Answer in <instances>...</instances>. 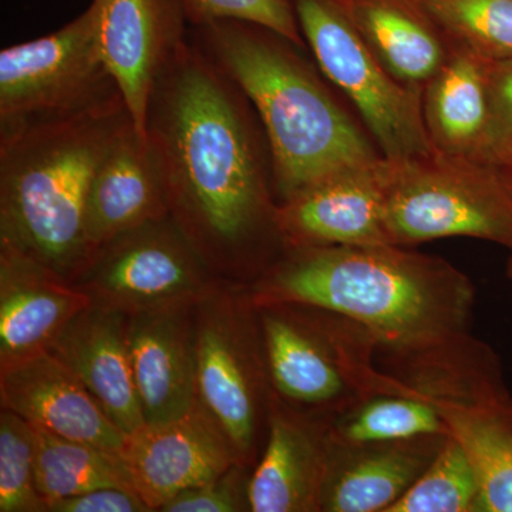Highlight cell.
<instances>
[{
	"label": "cell",
	"mask_w": 512,
	"mask_h": 512,
	"mask_svg": "<svg viewBox=\"0 0 512 512\" xmlns=\"http://www.w3.org/2000/svg\"><path fill=\"white\" fill-rule=\"evenodd\" d=\"M239 93L214 57L184 39L148 109L147 140L171 218L212 271L244 269L259 239L281 238Z\"/></svg>",
	"instance_id": "1"
},
{
	"label": "cell",
	"mask_w": 512,
	"mask_h": 512,
	"mask_svg": "<svg viewBox=\"0 0 512 512\" xmlns=\"http://www.w3.org/2000/svg\"><path fill=\"white\" fill-rule=\"evenodd\" d=\"M254 303L338 313L397 362L467 336L476 288L450 262L399 245L288 248L262 275Z\"/></svg>",
	"instance_id": "2"
},
{
	"label": "cell",
	"mask_w": 512,
	"mask_h": 512,
	"mask_svg": "<svg viewBox=\"0 0 512 512\" xmlns=\"http://www.w3.org/2000/svg\"><path fill=\"white\" fill-rule=\"evenodd\" d=\"M131 126L119 93L89 109L0 130V244L73 284L92 259L86 208L94 175Z\"/></svg>",
	"instance_id": "3"
},
{
	"label": "cell",
	"mask_w": 512,
	"mask_h": 512,
	"mask_svg": "<svg viewBox=\"0 0 512 512\" xmlns=\"http://www.w3.org/2000/svg\"><path fill=\"white\" fill-rule=\"evenodd\" d=\"M200 28L215 62L258 111L282 201L382 158L325 87L286 49L284 37L238 20H217Z\"/></svg>",
	"instance_id": "4"
},
{
	"label": "cell",
	"mask_w": 512,
	"mask_h": 512,
	"mask_svg": "<svg viewBox=\"0 0 512 512\" xmlns=\"http://www.w3.org/2000/svg\"><path fill=\"white\" fill-rule=\"evenodd\" d=\"M266 370L278 397L330 420L397 383L376 365L379 346L359 323L303 305H255Z\"/></svg>",
	"instance_id": "5"
},
{
	"label": "cell",
	"mask_w": 512,
	"mask_h": 512,
	"mask_svg": "<svg viewBox=\"0 0 512 512\" xmlns=\"http://www.w3.org/2000/svg\"><path fill=\"white\" fill-rule=\"evenodd\" d=\"M386 228L399 247L467 237L512 252V190L493 165L471 158L437 151L390 161Z\"/></svg>",
	"instance_id": "6"
},
{
	"label": "cell",
	"mask_w": 512,
	"mask_h": 512,
	"mask_svg": "<svg viewBox=\"0 0 512 512\" xmlns=\"http://www.w3.org/2000/svg\"><path fill=\"white\" fill-rule=\"evenodd\" d=\"M303 39L320 69L352 100L382 156L412 160L437 153L423 119V90L387 72L340 0H292Z\"/></svg>",
	"instance_id": "7"
},
{
	"label": "cell",
	"mask_w": 512,
	"mask_h": 512,
	"mask_svg": "<svg viewBox=\"0 0 512 512\" xmlns=\"http://www.w3.org/2000/svg\"><path fill=\"white\" fill-rule=\"evenodd\" d=\"M97 43V6L63 28L0 52V127L89 109L119 94Z\"/></svg>",
	"instance_id": "8"
},
{
	"label": "cell",
	"mask_w": 512,
	"mask_h": 512,
	"mask_svg": "<svg viewBox=\"0 0 512 512\" xmlns=\"http://www.w3.org/2000/svg\"><path fill=\"white\" fill-rule=\"evenodd\" d=\"M73 285L127 315L212 292V269L171 215L124 232L93 255Z\"/></svg>",
	"instance_id": "9"
},
{
	"label": "cell",
	"mask_w": 512,
	"mask_h": 512,
	"mask_svg": "<svg viewBox=\"0 0 512 512\" xmlns=\"http://www.w3.org/2000/svg\"><path fill=\"white\" fill-rule=\"evenodd\" d=\"M237 313L212 292L198 301L197 392L247 466L261 429L264 369Z\"/></svg>",
	"instance_id": "10"
},
{
	"label": "cell",
	"mask_w": 512,
	"mask_h": 512,
	"mask_svg": "<svg viewBox=\"0 0 512 512\" xmlns=\"http://www.w3.org/2000/svg\"><path fill=\"white\" fill-rule=\"evenodd\" d=\"M101 60L126 103L138 136L147 140L151 96L184 40L183 0H94Z\"/></svg>",
	"instance_id": "11"
},
{
	"label": "cell",
	"mask_w": 512,
	"mask_h": 512,
	"mask_svg": "<svg viewBox=\"0 0 512 512\" xmlns=\"http://www.w3.org/2000/svg\"><path fill=\"white\" fill-rule=\"evenodd\" d=\"M390 161L353 168L305 188L276 210L286 248L392 244L386 228Z\"/></svg>",
	"instance_id": "12"
},
{
	"label": "cell",
	"mask_w": 512,
	"mask_h": 512,
	"mask_svg": "<svg viewBox=\"0 0 512 512\" xmlns=\"http://www.w3.org/2000/svg\"><path fill=\"white\" fill-rule=\"evenodd\" d=\"M121 454L137 494L151 511L238 463L227 434L200 400L178 419L144 424L127 436Z\"/></svg>",
	"instance_id": "13"
},
{
	"label": "cell",
	"mask_w": 512,
	"mask_h": 512,
	"mask_svg": "<svg viewBox=\"0 0 512 512\" xmlns=\"http://www.w3.org/2000/svg\"><path fill=\"white\" fill-rule=\"evenodd\" d=\"M197 303L128 315V349L146 424L178 419L198 402Z\"/></svg>",
	"instance_id": "14"
},
{
	"label": "cell",
	"mask_w": 512,
	"mask_h": 512,
	"mask_svg": "<svg viewBox=\"0 0 512 512\" xmlns=\"http://www.w3.org/2000/svg\"><path fill=\"white\" fill-rule=\"evenodd\" d=\"M0 399L2 409L57 436L114 451L126 444L82 380L49 350L0 366Z\"/></svg>",
	"instance_id": "15"
},
{
	"label": "cell",
	"mask_w": 512,
	"mask_h": 512,
	"mask_svg": "<svg viewBox=\"0 0 512 512\" xmlns=\"http://www.w3.org/2000/svg\"><path fill=\"white\" fill-rule=\"evenodd\" d=\"M330 420L303 419L271 400L268 440L249 478V508L254 512L322 511L323 490L332 461Z\"/></svg>",
	"instance_id": "16"
},
{
	"label": "cell",
	"mask_w": 512,
	"mask_h": 512,
	"mask_svg": "<svg viewBox=\"0 0 512 512\" xmlns=\"http://www.w3.org/2000/svg\"><path fill=\"white\" fill-rule=\"evenodd\" d=\"M92 303L62 276L0 244V366L49 350Z\"/></svg>",
	"instance_id": "17"
},
{
	"label": "cell",
	"mask_w": 512,
	"mask_h": 512,
	"mask_svg": "<svg viewBox=\"0 0 512 512\" xmlns=\"http://www.w3.org/2000/svg\"><path fill=\"white\" fill-rule=\"evenodd\" d=\"M49 352L82 380L126 436L144 426L128 349V315L92 303L57 336Z\"/></svg>",
	"instance_id": "18"
},
{
	"label": "cell",
	"mask_w": 512,
	"mask_h": 512,
	"mask_svg": "<svg viewBox=\"0 0 512 512\" xmlns=\"http://www.w3.org/2000/svg\"><path fill=\"white\" fill-rule=\"evenodd\" d=\"M163 175L148 140L128 127L94 175L86 208V237L93 255L111 239L168 217ZM92 261V259H90Z\"/></svg>",
	"instance_id": "19"
},
{
	"label": "cell",
	"mask_w": 512,
	"mask_h": 512,
	"mask_svg": "<svg viewBox=\"0 0 512 512\" xmlns=\"http://www.w3.org/2000/svg\"><path fill=\"white\" fill-rule=\"evenodd\" d=\"M446 439L421 436L359 447H340L332 441L322 511H389L433 463Z\"/></svg>",
	"instance_id": "20"
},
{
	"label": "cell",
	"mask_w": 512,
	"mask_h": 512,
	"mask_svg": "<svg viewBox=\"0 0 512 512\" xmlns=\"http://www.w3.org/2000/svg\"><path fill=\"white\" fill-rule=\"evenodd\" d=\"M470 458L478 512H512V396L508 389L427 400Z\"/></svg>",
	"instance_id": "21"
},
{
	"label": "cell",
	"mask_w": 512,
	"mask_h": 512,
	"mask_svg": "<svg viewBox=\"0 0 512 512\" xmlns=\"http://www.w3.org/2000/svg\"><path fill=\"white\" fill-rule=\"evenodd\" d=\"M350 19L387 72L407 86L421 87L450 53V42L419 0H349Z\"/></svg>",
	"instance_id": "22"
},
{
	"label": "cell",
	"mask_w": 512,
	"mask_h": 512,
	"mask_svg": "<svg viewBox=\"0 0 512 512\" xmlns=\"http://www.w3.org/2000/svg\"><path fill=\"white\" fill-rule=\"evenodd\" d=\"M485 62L450 43L446 62L424 86V124L439 153L480 160L490 119Z\"/></svg>",
	"instance_id": "23"
},
{
	"label": "cell",
	"mask_w": 512,
	"mask_h": 512,
	"mask_svg": "<svg viewBox=\"0 0 512 512\" xmlns=\"http://www.w3.org/2000/svg\"><path fill=\"white\" fill-rule=\"evenodd\" d=\"M33 430L36 487L47 508L62 498L99 488L136 491L121 451L66 439L36 426Z\"/></svg>",
	"instance_id": "24"
},
{
	"label": "cell",
	"mask_w": 512,
	"mask_h": 512,
	"mask_svg": "<svg viewBox=\"0 0 512 512\" xmlns=\"http://www.w3.org/2000/svg\"><path fill=\"white\" fill-rule=\"evenodd\" d=\"M330 439L336 446L359 447L416 439L448 436L436 407L409 393H383L339 414L329 424Z\"/></svg>",
	"instance_id": "25"
},
{
	"label": "cell",
	"mask_w": 512,
	"mask_h": 512,
	"mask_svg": "<svg viewBox=\"0 0 512 512\" xmlns=\"http://www.w3.org/2000/svg\"><path fill=\"white\" fill-rule=\"evenodd\" d=\"M451 45L495 62L512 57V0H419Z\"/></svg>",
	"instance_id": "26"
},
{
	"label": "cell",
	"mask_w": 512,
	"mask_h": 512,
	"mask_svg": "<svg viewBox=\"0 0 512 512\" xmlns=\"http://www.w3.org/2000/svg\"><path fill=\"white\" fill-rule=\"evenodd\" d=\"M480 483L463 448L447 436L419 480L387 512H478Z\"/></svg>",
	"instance_id": "27"
},
{
	"label": "cell",
	"mask_w": 512,
	"mask_h": 512,
	"mask_svg": "<svg viewBox=\"0 0 512 512\" xmlns=\"http://www.w3.org/2000/svg\"><path fill=\"white\" fill-rule=\"evenodd\" d=\"M0 512H47L36 487L35 430L8 409L0 414Z\"/></svg>",
	"instance_id": "28"
},
{
	"label": "cell",
	"mask_w": 512,
	"mask_h": 512,
	"mask_svg": "<svg viewBox=\"0 0 512 512\" xmlns=\"http://www.w3.org/2000/svg\"><path fill=\"white\" fill-rule=\"evenodd\" d=\"M185 16L195 26L217 20L252 23L303 46V36L292 0H183Z\"/></svg>",
	"instance_id": "29"
},
{
	"label": "cell",
	"mask_w": 512,
	"mask_h": 512,
	"mask_svg": "<svg viewBox=\"0 0 512 512\" xmlns=\"http://www.w3.org/2000/svg\"><path fill=\"white\" fill-rule=\"evenodd\" d=\"M242 464L235 463L210 483L175 495L161 508L163 512H238L249 508V478Z\"/></svg>",
	"instance_id": "30"
},
{
	"label": "cell",
	"mask_w": 512,
	"mask_h": 512,
	"mask_svg": "<svg viewBox=\"0 0 512 512\" xmlns=\"http://www.w3.org/2000/svg\"><path fill=\"white\" fill-rule=\"evenodd\" d=\"M488 119L487 140L480 160H488L495 151L512 143V57L485 62Z\"/></svg>",
	"instance_id": "31"
},
{
	"label": "cell",
	"mask_w": 512,
	"mask_h": 512,
	"mask_svg": "<svg viewBox=\"0 0 512 512\" xmlns=\"http://www.w3.org/2000/svg\"><path fill=\"white\" fill-rule=\"evenodd\" d=\"M151 511L136 491L99 488L49 505L47 512H148Z\"/></svg>",
	"instance_id": "32"
},
{
	"label": "cell",
	"mask_w": 512,
	"mask_h": 512,
	"mask_svg": "<svg viewBox=\"0 0 512 512\" xmlns=\"http://www.w3.org/2000/svg\"><path fill=\"white\" fill-rule=\"evenodd\" d=\"M487 164L493 165L498 174L503 177L505 183L512 190V143L507 144L500 150L495 151L493 156L485 161Z\"/></svg>",
	"instance_id": "33"
},
{
	"label": "cell",
	"mask_w": 512,
	"mask_h": 512,
	"mask_svg": "<svg viewBox=\"0 0 512 512\" xmlns=\"http://www.w3.org/2000/svg\"><path fill=\"white\" fill-rule=\"evenodd\" d=\"M507 274H508V278H510L512 281V252H511L510 259H508Z\"/></svg>",
	"instance_id": "34"
},
{
	"label": "cell",
	"mask_w": 512,
	"mask_h": 512,
	"mask_svg": "<svg viewBox=\"0 0 512 512\" xmlns=\"http://www.w3.org/2000/svg\"><path fill=\"white\" fill-rule=\"evenodd\" d=\"M340 2H342V3H343V5H346V3H348V2H349V0H340Z\"/></svg>",
	"instance_id": "35"
}]
</instances>
